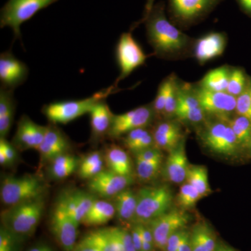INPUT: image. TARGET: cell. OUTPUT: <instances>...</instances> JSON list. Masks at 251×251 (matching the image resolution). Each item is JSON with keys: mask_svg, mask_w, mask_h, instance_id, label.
<instances>
[{"mask_svg": "<svg viewBox=\"0 0 251 251\" xmlns=\"http://www.w3.org/2000/svg\"><path fill=\"white\" fill-rule=\"evenodd\" d=\"M147 32L150 44L159 55H171L182 52L188 44V36L167 18L163 3L153 5L145 14Z\"/></svg>", "mask_w": 251, "mask_h": 251, "instance_id": "cell-1", "label": "cell"}, {"mask_svg": "<svg viewBox=\"0 0 251 251\" xmlns=\"http://www.w3.org/2000/svg\"><path fill=\"white\" fill-rule=\"evenodd\" d=\"M44 208L43 197L9 206L1 213L4 227L16 237L30 235L37 227Z\"/></svg>", "mask_w": 251, "mask_h": 251, "instance_id": "cell-2", "label": "cell"}, {"mask_svg": "<svg viewBox=\"0 0 251 251\" xmlns=\"http://www.w3.org/2000/svg\"><path fill=\"white\" fill-rule=\"evenodd\" d=\"M138 203L133 224L148 225L170 211L173 191L166 185L142 188L137 193Z\"/></svg>", "mask_w": 251, "mask_h": 251, "instance_id": "cell-3", "label": "cell"}, {"mask_svg": "<svg viewBox=\"0 0 251 251\" xmlns=\"http://www.w3.org/2000/svg\"><path fill=\"white\" fill-rule=\"evenodd\" d=\"M115 85L104 89L90 97L79 100L52 102L43 108V113L53 124L69 123L82 115L90 113L94 105L105 100L115 90Z\"/></svg>", "mask_w": 251, "mask_h": 251, "instance_id": "cell-4", "label": "cell"}, {"mask_svg": "<svg viewBox=\"0 0 251 251\" xmlns=\"http://www.w3.org/2000/svg\"><path fill=\"white\" fill-rule=\"evenodd\" d=\"M44 191V183L37 176H8L1 181L0 196L5 205L12 206L42 197Z\"/></svg>", "mask_w": 251, "mask_h": 251, "instance_id": "cell-5", "label": "cell"}, {"mask_svg": "<svg viewBox=\"0 0 251 251\" xmlns=\"http://www.w3.org/2000/svg\"><path fill=\"white\" fill-rule=\"evenodd\" d=\"M59 0H8L0 15V27L11 28L15 37H21V26L41 10Z\"/></svg>", "mask_w": 251, "mask_h": 251, "instance_id": "cell-6", "label": "cell"}, {"mask_svg": "<svg viewBox=\"0 0 251 251\" xmlns=\"http://www.w3.org/2000/svg\"><path fill=\"white\" fill-rule=\"evenodd\" d=\"M206 148L213 152L226 156H237L242 151L230 126L226 120L208 125L202 134Z\"/></svg>", "mask_w": 251, "mask_h": 251, "instance_id": "cell-7", "label": "cell"}, {"mask_svg": "<svg viewBox=\"0 0 251 251\" xmlns=\"http://www.w3.org/2000/svg\"><path fill=\"white\" fill-rule=\"evenodd\" d=\"M116 58L120 68L119 81L129 75L137 68L143 65L147 55L135 40L131 33H124L120 36L116 48Z\"/></svg>", "mask_w": 251, "mask_h": 251, "instance_id": "cell-8", "label": "cell"}, {"mask_svg": "<svg viewBox=\"0 0 251 251\" xmlns=\"http://www.w3.org/2000/svg\"><path fill=\"white\" fill-rule=\"evenodd\" d=\"M190 216L182 209L168 211L148 224L152 232L155 247L166 251L168 239L181 229H184Z\"/></svg>", "mask_w": 251, "mask_h": 251, "instance_id": "cell-9", "label": "cell"}, {"mask_svg": "<svg viewBox=\"0 0 251 251\" xmlns=\"http://www.w3.org/2000/svg\"><path fill=\"white\" fill-rule=\"evenodd\" d=\"M153 113L152 106L145 105L125 113L114 115L108 135L113 138H120L131 130L146 128L152 120Z\"/></svg>", "mask_w": 251, "mask_h": 251, "instance_id": "cell-10", "label": "cell"}, {"mask_svg": "<svg viewBox=\"0 0 251 251\" xmlns=\"http://www.w3.org/2000/svg\"><path fill=\"white\" fill-rule=\"evenodd\" d=\"M221 0H169L170 13L180 24L188 25L205 16Z\"/></svg>", "mask_w": 251, "mask_h": 251, "instance_id": "cell-11", "label": "cell"}, {"mask_svg": "<svg viewBox=\"0 0 251 251\" xmlns=\"http://www.w3.org/2000/svg\"><path fill=\"white\" fill-rule=\"evenodd\" d=\"M201 107L205 113L227 120L235 112L237 97L227 92H213L201 87L196 91Z\"/></svg>", "mask_w": 251, "mask_h": 251, "instance_id": "cell-12", "label": "cell"}, {"mask_svg": "<svg viewBox=\"0 0 251 251\" xmlns=\"http://www.w3.org/2000/svg\"><path fill=\"white\" fill-rule=\"evenodd\" d=\"M134 182L133 176H122L110 170H103L97 176L89 179L91 193L103 198H115L128 188Z\"/></svg>", "mask_w": 251, "mask_h": 251, "instance_id": "cell-13", "label": "cell"}, {"mask_svg": "<svg viewBox=\"0 0 251 251\" xmlns=\"http://www.w3.org/2000/svg\"><path fill=\"white\" fill-rule=\"evenodd\" d=\"M78 226L58 204H56L50 217V229L64 251H73L76 245Z\"/></svg>", "mask_w": 251, "mask_h": 251, "instance_id": "cell-14", "label": "cell"}, {"mask_svg": "<svg viewBox=\"0 0 251 251\" xmlns=\"http://www.w3.org/2000/svg\"><path fill=\"white\" fill-rule=\"evenodd\" d=\"M28 73L27 65L16 58L11 51H6L0 55L1 87L14 90L26 80Z\"/></svg>", "mask_w": 251, "mask_h": 251, "instance_id": "cell-15", "label": "cell"}, {"mask_svg": "<svg viewBox=\"0 0 251 251\" xmlns=\"http://www.w3.org/2000/svg\"><path fill=\"white\" fill-rule=\"evenodd\" d=\"M97 199L92 193L81 191H68L61 195L57 204L79 225Z\"/></svg>", "mask_w": 251, "mask_h": 251, "instance_id": "cell-16", "label": "cell"}, {"mask_svg": "<svg viewBox=\"0 0 251 251\" xmlns=\"http://www.w3.org/2000/svg\"><path fill=\"white\" fill-rule=\"evenodd\" d=\"M46 130L47 126L38 125L27 115H23L18 122L13 145L21 150H37L44 140Z\"/></svg>", "mask_w": 251, "mask_h": 251, "instance_id": "cell-17", "label": "cell"}, {"mask_svg": "<svg viewBox=\"0 0 251 251\" xmlns=\"http://www.w3.org/2000/svg\"><path fill=\"white\" fill-rule=\"evenodd\" d=\"M70 147L69 140L64 133L54 126H49L44 140L37 150L41 163H49L56 157L68 153Z\"/></svg>", "mask_w": 251, "mask_h": 251, "instance_id": "cell-18", "label": "cell"}, {"mask_svg": "<svg viewBox=\"0 0 251 251\" xmlns=\"http://www.w3.org/2000/svg\"><path fill=\"white\" fill-rule=\"evenodd\" d=\"M189 167L183 140L176 148L170 151L167 157L163 167L165 178L173 184H184L186 182Z\"/></svg>", "mask_w": 251, "mask_h": 251, "instance_id": "cell-19", "label": "cell"}, {"mask_svg": "<svg viewBox=\"0 0 251 251\" xmlns=\"http://www.w3.org/2000/svg\"><path fill=\"white\" fill-rule=\"evenodd\" d=\"M226 46V35L221 32H211L198 39L194 49V55L198 62L205 63L219 57Z\"/></svg>", "mask_w": 251, "mask_h": 251, "instance_id": "cell-20", "label": "cell"}, {"mask_svg": "<svg viewBox=\"0 0 251 251\" xmlns=\"http://www.w3.org/2000/svg\"><path fill=\"white\" fill-rule=\"evenodd\" d=\"M205 114L201 107L196 92L191 93L188 91H182L179 89L175 116L183 121L199 123L204 120Z\"/></svg>", "mask_w": 251, "mask_h": 251, "instance_id": "cell-21", "label": "cell"}, {"mask_svg": "<svg viewBox=\"0 0 251 251\" xmlns=\"http://www.w3.org/2000/svg\"><path fill=\"white\" fill-rule=\"evenodd\" d=\"M152 134L155 147L168 152L184 140L181 126L175 122L166 121L158 124Z\"/></svg>", "mask_w": 251, "mask_h": 251, "instance_id": "cell-22", "label": "cell"}, {"mask_svg": "<svg viewBox=\"0 0 251 251\" xmlns=\"http://www.w3.org/2000/svg\"><path fill=\"white\" fill-rule=\"evenodd\" d=\"M103 157L110 171L122 176H133V163L129 155L124 149L112 145L107 149Z\"/></svg>", "mask_w": 251, "mask_h": 251, "instance_id": "cell-23", "label": "cell"}, {"mask_svg": "<svg viewBox=\"0 0 251 251\" xmlns=\"http://www.w3.org/2000/svg\"><path fill=\"white\" fill-rule=\"evenodd\" d=\"M89 114L90 115L92 136L94 138H99L103 135H108L114 115L105 100L94 105Z\"/></svg>", "mask_w": 251, "mask_h": 251, "instance_id": "cell-24", "label": "cell"}, {"mask_svg": "<svg viewBox=\"0 0 251 251\" xmlns=\"http://www.w3.org/2000/svg\"><path fill=\"white\" fill-rule=\"evenodd\" d=\"M15 103L14 90L1 87L0 90V136L5 138L9 134L14 122Z\"/></svg>", "mask_w": 251, "mask_h": 251, "instance_id": "cell-25", "label": "cell"}, {"mask_svg": "<svg viewBox=\"0 0 251 251\" xmlns=\"http://www.w3.org/2000/svg\"><path fill=\"white\" fill-rule=\"evenodd\" d=\"M115 214L116 211L113 203L105 200L97 199L81 224L87 226H101L109 222Z\"/></svg>", "mask_w": 251, "mask_h": 251, "instance_id": "cell-26", "label": "cell"}, {"mask_svg": "<svg viewBox=\"0 0 251 251\" xmlns=\"http://www.w3.org/2000/svg\"><path fill=\"white\" fill-rule=\"evenodd\" d=\"M114 198L117 218L123 222L133 223L138 203L137 193L126 188Z\"/></svg>", "mask_w": 251, "mask_h": 251, "instance_id": "cell-27", "label": "cell"}, {"mask_svg": "<svg viewBox=\"0 0 251 251\" xmlns=\"http://www.w3.org/2000/svg\"><path fill=\"white\" fill-rule=\"evenodd\" d=\"M80 161L69 153H63L49 162V173L52 178L64 179L78 169Z\"/></svg>", "mask_w": 251, "mask_h": 251, "instance_id": "cell-28", "label": "cell"}, {"mask_svg": "<svg viewBox=\"0 0 251 251\" xmlns=\"http://www.w3.org/2000/svg\"><path fill=\"white\" fill-rule=\"evenodd\" d=\"M124 145L134 154L155 146L152 133L145 128L131 130L126 134Z\"/></svg>", "mask_w": 251, "mask_h": 251, "instance_id": "cell-29", "label": "cell"}, {"mask_svg": "<svg viewBox=\"0 0 251 251\" xmlns=\"http://www.w3.org/2000/svg\"><path fill=\"white\" fill-rule=\"evenodd\" d=\"M105 160L101 153L98 151L88 153L80 162L78 175L83 179H90L103 171Z\"/></svg>", "mask_w": 251, "mask_h": 251, "instance_id": "cell-30", "label": "cell"}, {"mask_svg": "<svg viewBox=\"0 0 251 251\" xmlns=\"http://www.w3.org/2000/svg\"><path fill=\"white\" fill-rule=\"evenodd\" d=\"M230 126L242 151H249L251 145V121L247 117L237 115L226 120Z\"/></svg>", "mask_w": 251, "mask_h": 251, "instance_id": "cell-31", "label": "cell"}, {"mask_svg": "<svg viewBox=\"0 0 251 251\" xmlns=\"http://www.w3.org/2000/svg\"><path fill=\"white\" fill-rule=\"evenodd\" d=\"M230 71L226 67H219L208 73L202 79L201 87L213 92H226Z\"/></svg>", "mask_w": 251, "mask_h": 251, "instance_id": "cell-32", "label": "cell"}, {"mask_svg": "<svg viewBox=\"0 0 251 251\" xmlns=\"http://www.w3.org/2000/svg\"><path fill=\"white\" fill-rule=\"evenodd\" d=\"M186 182L196 188L202 198L211 193V189L208 180V171L205 166L190 165Z\"/></svg>", "mask_w": 251, "mask_h": 251, "instance_id": "cell-33", "label": "cell"}, {"mask_svg": "<svg viewBox=\"0 0 251 251\" xmlns=\"http://www.w3.org/2000/svg\"><path fill=\"white\" fill-rule=\"evenodd\" d=\"M163 157L154 159H141L135 158V171L142 181H151L158 176L163 168Z\"/></svg>", "mask_w": 251, "mask_h": 251, "instance_id": "cell-34", "label": "cell"}, {"mask_svg": "<svg viewBox=\"0 0 251 251\" xmlns=\"http://www.w3.org/2000/svg\"><path fill=\"white\" fill-rule=\"evenodd\" d=\"M103 251H124L120 227L99 229Z\"/></svg>", "mask_w": 251, "mask_h": 251, "instance_id": "cell-35", "label": "cell"}, {"mask_svg": "<svg viewBox=\"0 0 251 251\" xmlns=\"http://www.w3.org/2000/svg\"><path fill=\"white\" fill-rule=\"evenodd\" d=\"M202 198L200 193L191 184L184 182L179 188L176 196V202L182 210L192 209L198 201Z\"/></svg>", "mask_w": 251, "mask_h": 251, "instance_id": "cell-36", "label": "cell"}, {"mask_svg": "<svg viewBox=\"0 0 251 251\" xmlns=\"http://www.w3.org/2000/svg\"><path fill=\"white\" fill-rule=\"evenodd\" d=\"M245 74L241 69H235L229 74L227 93L237 97L244 92L249 86Z\"/></svg>", "mask_w": 251, "mask_h": 251, "instance_id": "cell-37", "label": "cell"}, {"mask_svg": "<svg viewBox=\"0 0 251 251\" xmlns=\"http://www.w3.org/2000/svg\"><path fill=\"white\" fill-rule=\"evenodd\" d=\"M191 233L198 238L206 251H216L217 244H216L215 236L207 225L198 224L193 229Z\"/></svg>", "mask_w": 251, "mask_h": 251, "instance_id": "cell-38", "label": "cell"}, {"mask_svg": "<svg viewBox=\"0 0 251 251\" xmlns=\"http://www.w3.org/2000/svg\"><path fill=\"white\" fill-rule=\"evenodd\" d=\"M174 78L175 77H168L159 86V88H158L156 98L154 99L152 105L153 111L157 115H163V114L165 106H166L168 92H169L172 82L174 80Z\"/></svg>", "mask_w": 251, "mask_h": 251, "instance_id": "cell-39", "label": "cell"}, {"mask_svg": "<svg viewBox=\"0 0 251 251\" xmlns=\"http://www.w3.org/2000/svg\"><path fill=\"white\" fill-rule=\"evenodd\" d=\"M73 251H103L98 231L90 232L75 245Z\"/></svg>", "mask_w": 251, "mask_h": 251, "instance_id": "cell-40", "label": "cell"}, {"mask_svg": "<svg viewBox=\"0 0 251 251\" xmlns=\"http://www.w3.org/2000/svg\"><path fill=\"white\" fill-rule=\"evenodd\" d=\"M235 112L237 115L247 117L251 121V94L249 84L247 90L237 97Z\"/></svg>", "mask_w": 251, "mask_h": 251, "instance_id": "cell-41", "label": "cell"}, {"mask_svg": "<svg viewBox=\"0 0 251 251\" xmlns=\"http://www.w3.org/2000/svg\"><path fill=\"white\" fill-rule=\"evenodd\" d=\"M178 94H179V89L176 87V82L174 78L172 82L168 97H167L166 106L163 114L164 116L171 117L175 115L176 107H177Z\"/></svg>", "mask_w": 251, "mask_h": 251, "instance_id": "cell-42", "label": "cell"}, {"mask_svg": "<svg viewBox=\"0 0 251 251\" xmlns=\"http://www.w3.org/2000/svg\"><path fill=\"white\" fill-rule=\"evenodd\" d=\"M142 238V251H152L155 247L152 232L148 225L136 224Z\"/></svg>", "mask_w": 251, "mask_h": 251, "instance_id": "cell-43", "label": "cell"}, {"mask_svg": "<svg viewBox=\"0 0 251 251\" xmlns=\"http://www.w3.org/2000/svg\"><path fill=\"white\" fill-rule=\"evenodd\" d=\"M15 236L5 227L0 231V251H15Z\"/></svg>", "mask_w": 251, "mask_h": 251, "instance_id": "cell-44", "label": "cell"}, {"mask_svg": "<svg viewBox=\"0 0 251 251\" xmlns=\"http://www.w3.org/2000/svg\"><path fill=\"white\" fill-rule=\"evenodd\" d=\"M0 151L4 153L9 161V165L14 163L16 161L17 153L14 148V145H11L5 138L0 140Z\"/></svg>", "mask_w": 251, "mask_h": 251, "instance_id": "cell-45", "label": "cell"}, {"mask_svg": "<svg viewBox=\"0 0 251 251\" xmlns=\"http://www.w3.org/2000/svg\"><path fill=\"white\" fill-rule=\"evenodd\" d=\"M187 232L186 229H181L173 234L167 242L166 251H177L181 239Z\"/></svg>", "mask_w": 251, "mask_h": 251, "instance_id": "cell-46", "label": "cell"}, {"mask_svg": "<svg viewBox=\"0 0 251 251\" xmlns=\"http://www.w3.org/2000/svg\"><path fill=\"white\" fill-rule=\"evenodd\" d=\"M120 232L123 243L124 251H137L133 244L130 231L120 227Z\"/></svg>", "mask_w": 251, "mask_h": 251, "instance_id": "cell-47", "label": "cell"}, {"mask_svg": "<svg viewBox=\"0 0 251 251\" xmlns=\"http://www.w3.org/2000/svg\"><path fill=\"white\" fill-rule=\"evenodd\" d=\"M130 233H131L133 244H134L137 251H142V238L139 229L136 224H135L134 226L130 229Z\"/></svg>", "mask_w": 251, "mask_h": 251, "instance_id": "cell-48", "label": "cell"}, {"mask_svg": "<svg viewBox=\"0 0 251 251\" xmlns=\"http://www.w3.org/2000/svg\"><path fill=\"white\" fill-rule=\"evenodd\" d=\"M177 251H192L191 247V232H187L185 234L184 237L181 239Z\"/></svg>", "mask_w": 251, "mask_h": 251, "instance_id": "cell-49", "label": "cell"}, {"mask_svg": "<svg viewBox=\"0 0 251 251\" xmlns=\"http://www.w3.org/2000/svg\"><path fill=\"white\" fill-rule=\"evenodd\" d=\"M241 9L251 18V0H236Z\"/></svg>", "mask_w": 251, "mask_h": 251, "instance_id": "cell-50", "label": "cell"}, {"mask_svg": "<svg viewBox=\"0 0 251 251\" xmlns=\"http://www.w3.org/2000/svg\"><path fill=\"white\" fill-rule=\"evenodd\" d=\"M28 251H53L48 246L41 245L39 247L31 248Z\"/></svg>", "mask_w": 251, "mask_h": 251, "instance_id": "cell-51", "label": "cell"}, {"mask_svg": "<svg viewBox=\"0 0 251 251\" xmlns=\"http://www.w3.org/2000/svg\"><path fill=\"white\" fill-rule=\"evenodd\" d=\"M153 6V0H148L146 4V7H145V15L148 14L149 11L151 9Z\"/></svg>", "mask_w": 251, "mask_h": 251, "instance_id": "cell-52", "label": "cell"}, {"mask_svg": "<svg viewBox=\"0 0 251 251\" xmlns=\"http://www.w3.org/2000/svg\"><path fill=\"white\" fill-rule=\"evenodd\" d=\"M249 87H250V92H251V83L249 84Z\"/></svg>", "mask_w": 251, "mask_h": 251, "instance_id": "cell-53", "label": "cell"}, {"mask_svg": "<svg viewBox=\"0 0 251 251\" xmlns=\"http://www.w3.org/2000/svg\"><path fill=\"white\" fill-rule=\"evenodd\" d=\"M249 151H250V152L251 153V145L250 149H249Z\"/></svg>", "mask_w": 251, "mask_h": 251, "instance_id": "cell-54", "label": "cell"}]
</instances>
